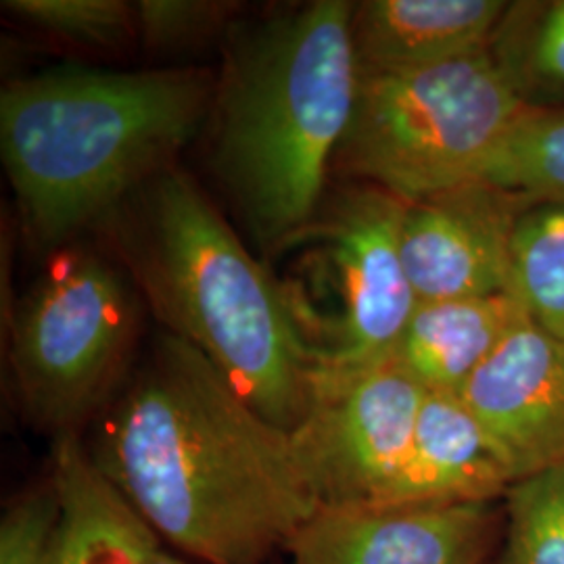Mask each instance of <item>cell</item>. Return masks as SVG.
Instances as JSON below:
<instances>
[{
  "mask_svg": "<svg viewBox=\"0 0 564 564\" xmlns=\"http://www.w3.org/2000/svg\"><path fill=\"white\" fill-rule=\"evenodd\" d=\"M512 470L475 414L454 393H426L387 505H498Z\"/></svg>",
  "mask_w": 564,
  "mask_h": 564,
  "instance_id": "4fadbf2b",
  "label": "cell"
},
{
  "mask_svg": "<svg viewBox=\"0 0 564 564\" xmlns=\"http://www.w3.org/2000/svg\"><path fill=\"white\" fill-rule=\"evenodd\" d=\"M502 527V502L318 508L284 554L289 564H487Z\"/></svg>",
  "mask_w": 564,
  "mask_h": 564,
  "instance_id": "9c48e42d",
  "label": "cell"
},
{
  "mask_svg": "<svg viewBox=\"0 0 564 564\" xmlns=\"http://www.w3.org/2000/svg\"><path fill=\"white\" fill-rule=\"evenodd\" d=\"M139 297L120 268L63 251L9 314V354L28 421L55 437L101 408L134 345Z\"/></svg>",
  "mask_w": 564,
  "mask_h": 564,
  "instance_id": "8992f818",
  "label": "cell"
},
{
  "mask_svg": "<svg viewBox=\"0 0 564 564\" xmlns=\"http://www.w3.org/2000/svg\"><path fill=\"white\" fill-rule=\"evenodd\" d=\"M55 510L51 484L11 506L0 523V564H42Z\"/></svg>",
  "mask_w": 564,
  "mask_h": 564,
  "instance_id": "7402d4cb",
  "label": "cell"
},
{
  "mask_svg": "<svg viewBox=\"0 0 564 564\" xmlns=\"http://www.w3.org/2000/svg\"><path fill=\"white\" fill-rule=\"evenodd\" d=\"M458 398L500 449L514 481L564 464V343L524 316Z\"/></svg>",
  "mask_w": 564,
  "mask_h": 564,
  "instance_id": "8fae6325",
  "label": "cell"
},
{
  "mask_svg": "<svg viewBox=\"0 0 564 564\" xmlns=\"http://www.w3.org/2000/svg\"><path fill=\"white\" fill-rule=\"evenodd\" d=\"M230 11L228 2L141 0L134 2L137 34L153 48H181L212 34Z\"/></svg>",
  "mask_w": 564,
  "mask_h": 564,
  "instance_id": "44dd1931",
  "label": "cell"
},
{
  "mask_svg": "<svg viewBox=\"0 0 564 564\" xmlns=\"http://www.w3.org/2000/svg\"><path fill=\"white\" fill-rule=\"evenodd\" d=\"M134 281L167 333L193 345L265 421L293 431L316 400L314 358L286 289L184 172L147 184L123 237Z\"/></svg>",
  "mask_w": 564,
  "mask_h": 564,
  "instance_id": "277c9868",
  "label": "cell"
},
{
  "mask_svg": "<svg viewBox=\"0 0 564 564\" xmlns=\"http://www.w3.org/2000/svg\"><path fill=\"white\" fill-rule=\"evenodd\" d=\"M523 111L489 51L362 76L337 160L368 184L421 202L485 181Z\"/></svg>",
  "mask_w": 564,
  "mask_h": 564,
  "instance_id": "5b68a950",
  "label": "cell"
},
{
  "mask_svg": "<svg viewBox=\"0 0 564 564\" xmlns=\"http://www.w3.org/2000/svg\"><path fill=\"white\" fill-rule=\"evenodd\" d=\"M506 0H368L354 11L362 76L398 74L487 51Z\"/></svg>",
  "mask_w": 564,
  "mask_h": 564,
  "instance_id": "5bb4252c",
  "label": "cell"
},
{
  "mask_svg": "<svg viewBox=\"0 0 564 564\" xmlns=\"http://www.w3.org/2000/svg\"><path fill=\"white\" fill-rule=\"evenodd\" d=\"M202 69L61 67L0 97L7 176L34 241L55 245L163 172L214 107Z\"/></svg>",
  "mask_w": 564,
  "mask_h": 564,
  "instance_id": "3957f363",
  "label": "cell"
},
{
  "mask_svg": "<svg viewBox=\"0 0 564 564\" xmlns=\"http://www.w3.org/2000/svg\"><path fill=\"white\" fill-rule=\"evenodd\" d=\"M354 2L318 0L237 42L214 99V163L253 239L305 241L360 93Z\"/></svg>",
  "mask_w": 564,
  "mask_h": 564,
  "instance_id": "7a4b0ae2",
  "label": "cell"
},
{
  "mask_svg": "<svg viewBox=\"0 0 564 564\" xmlns=\"http://www.w3.org/2000/svg\"><path fill=\"white\" fill-rule=\"evenodd\" d=\"M88 449L162 544L203 564H263L321 508L289 431L170 333Z\"/></svg>",
  "mask_w": 564,
  "mask_h": 564,
  "instance_id": "6da1fadb",
  "label": "cell"
},
{
  "mask_svg": "<svg viewBox=\"0 0 564 564\" xmlns=\"http://www.w3.org/2000/svg\"><path fill=\"white\" fill-rule=\"evenodd\" d=\"M403 199L368 184L347 191L310 230L318 237L312 274L326 289V307L300 324L316 400L393 362L419 305L403 268Z\"/></svg>",
  "mask_w": 564,
  "mask_h": 564,
  "instance_id": "52a82bcc",
  "label": "cell"
},
{
  "mask_svg": "<svg viewBox=\"0 0 564 564\" xmlns=\"http://www.w3.org/2000/svg\"><path fill=\"white\" fill-rule=\"evenodd\" d=\"M524 316L514 293L419 302L398 343L393 364L426 393L458 395Z\"/></svg>",
  "mask_w": 564,
  "mask_h": 564,
  "instance_id": "9a60e30c",
  "label": "cell"
},
{
  "mask_svg": "<svg viewBox=\"0 0 564 564\" xmlns=\"http://www.w3.org/2000/svg\"><path fill=\"white\" fill-rule=\"evenodd\" d=\"M485 181L527 203L564 205V109H524Z\"/></svg>",
  "mask_w": 564,
  "mask_h": 564,
  "instance_id": "ac0fdd59",
  "label": "cell"
},
{
  "mask_svg": "<svg viewBox=\"0 0 564 564\" xmlns=\"http://www.w3.org/2000/svg\"><path fill=\"white\" fill-rule=\"evenodd\" d=\"M512 293L531 323L564 343V205L529 203L519 216Z\"/></svg>",
  "mask_w": 564,
  "mask_h": 564,
  "instance_id": "e0dca14e",
  "label": "cell"
},
{
  "mask_svg": "<svg viewBox=\"0 0 564 564\" xmlns=\"http://www.w3.org/2000/svg\"><path fill=\"white\" fill-rule=\"evenodd\" d=\"M424 395L391 362L314 402L289 435L321 508L383 502L408 458Z\"/></svg>",
  "mask_w": 564,
  "mask_h": 564,
  "instance_id": "ba28073f",
  "label": "cell"
},
{
  "mask_svg": "<svg viewBox=\"0 0 564 564\" xmlns=\"http://www.w3.org/2000/svg\"><path fill=\"white\" fill-rule=\"evenodd\" d=\"M494 564H564V464L514 481Z\"/></svg>",
  "mask_w": 564,
  "mask_h": 564,
  "instance_id": "d6986e66",
  "label": "cell"
},
{
  "mask_svg": "<svg viewBox=\"0 0 564 564\" xmlns=\"http://www.w3.org/2000/svg\"><path fill=\"white\" fill-rule=\"evenodd\" d=\"M51 487L57 510L42 564H149L162 550L76 433L55 437Z\"/></svg>",
  "mask_w": 564,
  "mask_h": 564,
  "instance_id": "7c38bea8",
  "label": "cell"
},
{
  "mask_svg": "<svg viewBox=\"0 0 564 564\" xmlns=\"http://www.w3.org/2000/svg\"><path fill=\"white\" fill-rule=\"evenodd\" d=\"M489 57L524 109H564V0H514Z\"/></svg>",
  "mask_w": 564,
  "mask_h": 564,
  "instance_id": "2e32d148",
  "label": "cell"
},
{
  "mask_svg": "<svg viewBox=\"0 0 564 564\" xmlns=\"http://www.w3.org/2000/svg\"><path fill=\"white\" fill-rule=\"evenodd\" d=\"M4 11L61 41L116 48L137 34L134 4L123 0H7Z\"/></svg>",
  "mask_w": 564,
  "mask_h": 564,
  "instance_id": "ffe728a7",
  "label": "cell"
},
{
  "mask_svg": "<svg viewBox=\"0 0 564 564\" xmlns=\"http://www.w3.org/2000/svg\"><path fill=\"white\" fill-rule=\"evenodd\" d=\"M149 564H188L186 561H182L181 556H176V554H172L170 550H165L162 547L155 556H153V561Z\"/></svg>",
  "mask_w": 564,
  "mask_h": 564,
  "instance_id": "603a6c76",
  "label": "cell"
},
{
  "mask_svg": "<svg viewBox=\"0 0 564 564\" xmlns=\"http://www.w3.org/2000/svg\"><path fill=\"white\" fill-rule=\"evenodd\" d=\"M527 205L487 181L405 203L400 247L416 300L512 293V235Z\"/></svg>",
  "mask_w": 564,
  "mask_h": 564,
  "instance_id": "30bf717a",
  "label": "cell"
}]
</instances>
